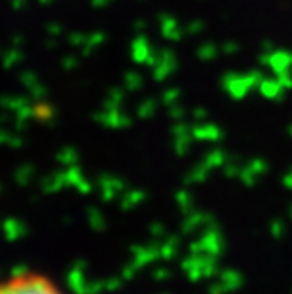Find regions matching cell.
<instances>
[{
  "label": "cell",
  "instance_id": "6da1fadb",
  "mask_svg": "<svg viewBox=\"0 0 292 294\" xmlns=\"http://www.w3.org/2000/svg\"><path fill=\"white\" fill-rule=\"evenodd\" d=\"M0 294H71L59 281L38 270H19L0 277Z\"/></svg>",
  "mask_w": 292,
  "mask_h": 294
}]
</instances>
